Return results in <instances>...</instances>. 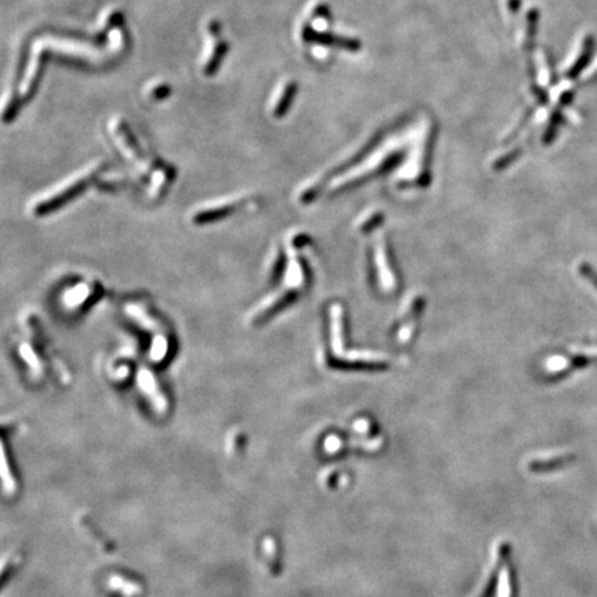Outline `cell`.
Returning <instances> with one entry per match:
<instances>
[{"label": "cell", "mask_w": 597, "mask_h": 597, "mask_svg": "<svg viewBox=\"0 0 597 597\" xmlns=\"http://www.w3.org/2000/svg\"><path fill=\"white\" fill-rule=\"evenodd\" d=\"M92 176H93L92 172L85 173V175L79 176L78 179L62 184L61 187H58V190L40 197L32 203L31 213L35 216H42V214H46L49 211H53L54 207H58L60 205L69 200V198H72L73 196L79 194L83 190V187L90 182Z\"/></svg>", "instance_id": "6da1fadb"}, {"label": "cell", "mask_w": 597, "mask_h": 597, "mask_svg": "<svg viewBox=\"0 0 597 597\" xmlns=\"http://www.w3.org/2000/svg\"><path fill=\"white\" fill-rule=\"evenodd\" d=\"M79 527H80V530L87 535V538H90L92 541H93V544H96L100 549H103V551H112L114 549V545H112V542H110L98 530H97V527L93 524V521H92V519H87V517H85V519H79Z\"/></svg>", "instance_id": "7a4b0ae2"}, {"label": "cell", "mask_w": 597, "mask_h": 597, "mask_svg": "<svg viewBox=\"0 0 597 597\" xmlns=\"http://www.w3.org/2000/svg\"><path fill=\"white\" fill-rule=\"evenodd\" d=\"M263 555L266 564L268 567V571L271 574H278L279 571V551H278V541H275L272 537H268L263 541Z\"/></svg>", "instance_id": "3957f363"}, {"label": "cell", "mask_w": 597, "mask_h": 597, "mask_svg": "<svg viewBox=\"0 0 597 597\" xmlns=\"http://www.w3.org/2000/svg\"><path fill=\"white\" fill-rule=\"evenodd\" d=\"M140 385H141V389H143V390H146V393L148 395L150 399H151L155 405L161 406V409H162V410H165V399L158 397V388H159V386L157 385V381L153 378V375H151L150 372L143 371V372L140 374Z\"/></svg>", "instance_id": "277c9868"}, {"label": "cell", "mask_w": 597, "mask_h": 597, "mask_svg": "<svg viewBox=\"0 0 597 597\" xmlns=\"http://www.w3.org/2000/svg\"><path fill=\"white\" fill-rule=\"evenodd\" d=\"M571 456H559V458H553L549 460H537L533 462V465H530V469H533L534 471H542V470H552L556 467L563 466L564 463H567L569 460H571Z\"/></svg>", "instance_id": "5b68a950"}, {"label": "cell", "mask_w": 597, "mask_h": 597, "mask_svg": "<svg viewBox=\"0 0 597 597\" xmlns=\"http://www.w3.org/2000/svg\"><path fill=\"white\" fill-rule=\"evenodd\" d=\"M232 441H234V442H227L228 452H232L234 455H235V453H239V452L242 451V448L245 447V434L234 431V433H232Z\"/></svg>", "instance_id": "8992f818"}, {"label": "cell", "mask_w": 597, "mask_h": 597, "mask_svg": "<svg viewBox=\"0 0 597 597\" xmlns=\"http://www.w3.org/2000/svg\"><path fill=\"white\" fill-rule=\"evenodd\" d=\"M581 272H582V275L585 277V278H588L595 286L597 288V272L589 266V264H587V263H584V264H581Z\"/></svg>", "instance_id": "52a82bcc"}]
</instances>
